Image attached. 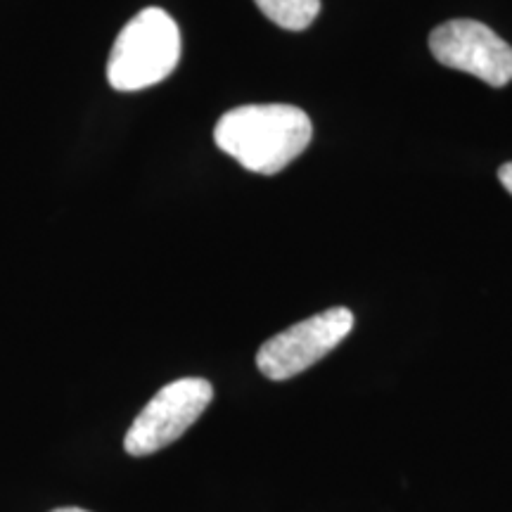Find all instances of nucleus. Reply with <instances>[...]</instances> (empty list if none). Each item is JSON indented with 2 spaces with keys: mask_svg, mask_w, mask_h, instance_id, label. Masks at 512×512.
I'll return each instance as SVG.
<instances>
[{
  "mask_svg": "<svg viewBox=\"0 0 512 512\" xmlns=\"http://www.w3.org/2000/svg\"><path fill=\"white\" fill-rule=\"evenodd\" d=\"M214 399V387L204 377H181L166 384L138 413L124 437L131 456L143 458L174 444L200 420Z\"/></svg>",
  "mask_w": 512,
  "mask_h": 512,
  "instance_id": "7ed1b4c3",
  "label": "nucleus"
},
{
  "mask_svg": "<svg viewBox=\"0 0 512 512\" xmlns=\"http://www.w3.org/2000/svg\"><path fill=\"white\" fill-rule=\"evenodd\" d=\"M498 181L503 183V188L510 192L512 195V162H508V164H503L501 169H498Z\"/></svg>",
  "mask_w": 512,
  "mask_h": 512,
  "instance_id": "0eeeda50",
  "label": "nucleus"
},
{
  "mask_svg": "<svg viewBox=\"0 0 512 512\" xmlns=\"http://www.w3.org/2000/svg\"><path fill=\"white\" fill-rule=\"evenodd\" d=\"M181 60V31L162 8L140 10L114 41L107 81L114 91L133 93L157 86L174 74Z\"/></svg>",
  "mask_w": 512,
  "mask_h": 512,
  "instance_id": "f03ea898",
  "label": "nucleus"
},
{
  "mask_svg": "<svg viewBox=\"0 0 512 512\" xmlns=\"http://www.w3.org/2000/svg\"><path fill=\"white\" fill-rule=\"evenodd\" d=\"M434 60L494 88L512 81V46L477 19H451L430 34Z\"/></svg>",
  "mask_w": 512,
  "mask_h": 512,
  "instance_id": "39448f33",
  "label": "nucleus"
},
{
  "mask_svg": "<svg viewBox=\"0 0 512 512\" xmlns=\"http://www.w3.org/2000/svg\"><path fill=\"white\" fill-rule=\"evenodd\" d=\"M309 114L294 105H242L216 121L214 140L221 152L254 174L273 176L309 147Z\"/></svg>",
  "mask_w": 512,
  "mask_h": 512,
  "instance_id": "f257e3e1",
  "label": "nucleus"
},
{
  "mask_svg": "<svg viewBox=\"0 0 512 512\" xmlns=\"http://www.w3.org/2000/svg\"><path fill=\"white\" fill-rule=\"evenodd\" d=\"M50 512H91V510H83V508H55Z\"/></svg>",
  "mask_w": 512,
  "mask_h": 512,
  "instance_id": "6e6552de",
  "label": "nucleus"
},
{
  "mask_svg": "<svg viewBox=\"0 0 512 512\" xmlns=\"http://www.w3.org/2000/svg\"><path fill=\"white\" fill-rule=\"evenodd\" d=\"M354 330V313L335 306L302 320L264 342L256 354V368L273 382L290 380L316 366Z\"/></svg>",
  "mask_w": 512,
  "mask_h": 512,
  "instance_id": "20e7f679",
  "label": "nucleus"
},
{
  "mask_svg": "<svg viewBox=\"0 0 512 512\" xmlns=\"http://www.w3.org/2000/svg\"><path fill=\"white\" fill-rule=\"evenodd\" d=\"M273 24L287 31H304L316 22L320 0H254Z\"/></svg>",
  "mask_w": 512,
  "mask_h": 512,
  "instance_id": "423d86ee",
  "label": "nucleus"
}]
</instances>
